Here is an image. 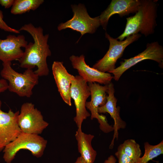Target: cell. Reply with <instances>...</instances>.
Here are the masks:
<instances>
[{
    "label": "cell",
    "instance_id": "cell-26",
    "mask_svg": "<svg viewBox=\"0 0 163 163\" xmlns=\"http://www.w3.org/2000/svg\"><path fill=\"white\" fill-rule=\"evenodd\" d=\"M74 163H86L82 159V158L80 156L78 157Z\"/></svg>",
    "mask_w": 163,
    "mask_h": 163
},
{
    "label": "cell",
    "instance_id": "cell-24",
    "mask_svg": "<svg viewBox=\"0 0 163 163\" xmlns=\"http://www.w3.org/2000/svg\"><path fill=\"white\" fill-rule=\"evenodd\" d=\"M8 84L7 81L3 78L0 79V94L8 89Z\"/></svg>",
    "mask_w": 163,
    "mask_h": 163
},
{
    "label": "cell",
    "instance_id": "cell-19",
    "mask_svg": "<svg viewBox=\"0 0 163 163\" xmlns=\"http://www.w3.org/2000/svg\"><path fill=\"white\" fill-rule=\"evenodd\" d=\"M145 152L143 155L140 157L136 163H148L153 158L163 153V141L155 145L144 143Z\"/></svg>",
    "mask_w": 163,
    "mask_h": 163
},
{
    "label": "cell",
    "instance_id": "cell-21",
    "mask_svg": "<svg viewBox=\"0 0 163 163\" xmlns=\"http://www.w3.org/2000/svg\"><path fill=\"white\" fill-rule=\"evenodd\" d=\"M115 155L118 159V163H136L118 147Z\"/></svg>",
    "mask_w": 163,
    "mask_h": 163
},
{
    "label": "cell",
    "instance_id": "cell-25",
    "mask_svg": "<svg viewBox=\"0 0 163 163\" xmlns=\"http://www.w3.org/2000/svg\"><path fill=\"white\" fill-rule=\"evenodd\" d=\"M116 161L115 157L113 155H111L105 160L103 163H116Z\"/></svg>",
    "mask_w": 163,
    "mask_h": 163
},
{
    "label": "cell",
    "instance_id": "cell-12",
    "mask_svg": "<svg viewBox=\"0 0 163 163\" xmlns=\"http://www.w3.org/2000/svg\"><path fill=\"white\" fill-rule=\"evenodd\" d=\"M73 68L76 69L80 76L87 83L97 82L108 85L111 82L113 77L110 73L100 71L87 65L85 61V56L72 55L69 57Z\"/></svg>",
    "mask_w": 163,
    "mask_h": 163
},
{
    "label": "cell",
    "instance_id": "cell-22",
    "mask_svg": "<svg viewBox=\"0 0 163 163\" xmlns=\"http://www.w3.org/2000/svg\"><path fill=\"white\" fill-rule=\"evenodd\" d=\"M2 11L0 10V29L5 31L16 34H19L20 31L9 26L3 20Z\"/></svg>",
    "mask_w": 163,
    "mask_h": 163
},
{
    "label": "cell",
    "instance_id": "cell-3",
    "mask_svg": "<svg viewBox=\"0 0 163 163\" xmlns=\"http://www.w3.org/2000/svg\"><path fill=\"white\" fill-rule=\"evenodd\" d=\"M2 65L0 74L8 82V89L20 97H30L38 83L39 76L32 69H27L23 73L17 72L12 67L11 62H3Z\"/></svg>",
    "mask_w": 163,
    "mask_h": 163
},
{
    "label": "cell",
    "instance_id": "cell-2",
    "mask_svg": "<svg viewBox=\"0 0 163 163\" xmlns=\"http://www.w3.org/2000/svg\"><path fill=\"white\" fill-rule=\"evenodd\" d=\"M158 7L157 0H140L137 11L134 16L126 18L124 30L117 39L123 41L125 38L139 32L145 37L153 34L157 25Z\"/></svg>",
    "mask_w": 163,
    "mask_h": 163
},
{
    "label": "cell",
    "instance_id": "cell-1",
    "mask_svg": "<svg viewBox=\"0 0 163 163\" xmlns=\"http://www.w3.org/2000/svg\"><path fill=\"white\" fill-rule=\"evenodd\" d=\"M19 30L28 33L34 41L28 43L22 56L18 60L20 66L26 69L37 66V69L34 72L39 77L47 75L49 70L46 60L51 55L48 43L49 34L44 35L42 27H35L31 23L24 25Z\"/></svg>",
    "mask_w": 163,
    "mask_h": 163
},
{
    "label": "cell",
    "instance_id": "cell-6",
    "mask_svg": "<svg viewBox=\"0 0 163 163\" xmlns=\"http://www.w3.org/2000/svg\"><path fill=\"white\" fill-rule=\"evenodd\" d=\"M105 36L110 43L109 50L104 56L92 67L103 72H109L115 69L117 59L122 55L126 47L137 40L141 35L139 34L132 35L127 37L125 40L121 41L113 38L107 32L105 33Z\"/></svg>",
    "mask_w": 163,
    "mask_h": 163
},
{
    "label": "cell",
    "instance_id": "cell-9",
    "mask_svg": "<svg viewBox=\"0 0 163 163\" xmlns=\"http://www.w3.org/2000/svg\"><path fill=\"white\" fill-rule=\"evenodd\" d=\"M145 59H151L161 65L163 60V48L157 42L148 43L146 48L143 51L134 57L124 59L120 65L110 71L112 73L114 78L118 81L122 74L126 70L139 62Z\"/></svg>",
    "mask_w": 163,
    "mask_h": 163
},
{
    "label": "cell",
    "instance_id": "cell-20",
    "mask_svg": "<svg viewBox=\"0 0 163 163\" xmlns=\"http://www.w3.org/2000/svg\"><path fill=\"white\" fill-rule=\"evenodd\" d=\"M118 147L136 163L142 154L140 145L134 139L126 140Z\"/></svg>",
    "mask_w": 163,
    "mask_h": 163
},
{
    "label": "cell",
    "instance_id": "cell-5",
    "mask_svg": "<svg viewBox=\"0 0 163 163\" xmlns=\"http://www.w3.org/2000/svg\"><path fill=\"white\" fill-rule=\"evenodd\" d=\"M71 7L73 13L72 18L65 23L59 24L57 26L58 30L71 29L80 33V38L85 34L94 33L101 25L99 16L91 17L82 4L72 5Z\"/></svg>",
    "mask_w": 163,
    "mask_h": 163
},
{
    "label": "cell",
    "instance_id": "cell-17",
    "mask_svg": "<svg viewBox=\"0 0 163 163\" xmlns=\"http://www.w3.org/2000/svg\"><path fill=\"white\" fill-rule=\"evenodd\" d=\"M75 136L80 156L86 163H93L97 154L91 145V142L94 136L82 132V128H78Z\"/></svg>",
    "mask_w": 163,
    "mask_h": 163
},
{
    "label": "cell",
    "instance_id": "cell-15",
    "mask_svg": "<svg viewBox=\"0 0 163 163\" xmlns=\"http://www.w3.org/2000/svg\"><path fill=\"white\" fill-rule=\"evenodd\" d=\"M107 93L108 95L107 96L106 102L104 105L99 107L98 110L99 113H108L113 120L114 124L113 128L114 133L109 146L110 148L111 149L113 147L115 139H118V130L120 129L125 128L126 123L120 117V108L119 107H116L117 99L114 95V85L111 82L108 85Z\"/></svg>",
    "mask_w": 163,
    "mask_h": 163
},
{
    "label": "cell",
    "instance_id": "cell-11",
    "mask_svg": "<svg viewBox=\"0 0 163 163\" xmlns=\"http://www.w3.org/2000/svg\"><path fill=\"white\" fill-rule=\"evenodd\" d=\"M88 85L91 93V100L86 102V108L91 112V119H97L100 124V127H104L108 123L106 117L100 114L98 109L99 107L104 105L106 102V93L108 89V85L102 86L94 82L89 83Z\"/></svg>",
    "mask_w": 163,
    "mask_h": 163
},
{
    "label": "cell",
    "instance_id": "cell-10",
    "mask_svg": "<svg viewBox=\"0 0 163 163\" xmlns=\"http://www.w3.org/2000/svg\"><path fill=\"white\" fill-rule=\"evenodd\" d=\"M2 104L0 100V152L21 132L18 123L20 111L14 112L10 109L7 112H4Z\"/></svg>",
    "mask_w": 163,
    "mask_h": 163
},
{
    "label": "cell",
    "instance_id": "cell-14",
    "mask_svg": "<svg viewBox=\"0 0 163 163\" xmlns=\"http://www.w3.org/2000/svg\"><path fill=\"white\" fill-rule=\"evenodd\" d=\"M140 0H112L107 8L99 16L101 25L106 30L108 21L113 15L121 17L137 12Z\"/></svg>",
    "mask_w": 163,
    "mask_h": 163
},
{
    "label": "cell",
    "instance_id": "cell-18",
    "mask_svg": "<svg viewBox=\"0 0 163 163\" xmlns=\"http://www.w3.org/2000/svg\"><path fill=\"white\" fill-rule=\"evenodd\" d=\"M43 0H14L11 12L14 15L20 14L34 11L42 4Z\"/></svg>",
    "mask_w": 163,
    "mask_h": 163
},
{
    "label": "cell",
    "instance_id": "cell-23",
    "mask_svg": "<svg viewBox=\"0 0 163 163\" xmlns=\"http://www.w3.org/2000/svg\"><path fill=\"white\" fill-rule=\"evenodd\" d=\"M14 0H0V5L5 9L11 7Z\"/></svg>",
    "mask_w": 163,
    "mask_h": 163
},
{
    "label": "cell",
    "instance_id": "cell-16",
    "mask_svg": "<svg viewBox=\"0 0 163 163\" xmlns=\"http://www.w3.org/2000/svg\"><path fill=\"white\" fill-rule=\"evenodd\" d=\"M53 74L58 91L63 101L68 105H72L70 88L72 80L74 77L69 73L62 62L54 61L52 65Z\"/></svg>",
    "mask_w": 163,
    "mask_h": 163
},
{
    "label": "cell",
    "instance_id": "cell-7",
    "mask_svg": "<svg viewBox=\"0 0 163 163\" xmlns=\"http://www.w3.org/2000/svg\"><path fill=\"white\" fill-rule=\"evenodd\" d=\"M18 123L22 133L38 135L49 125L41 112L30 102H26L21 105Z\"/></svg>",
    "mask_w": 163,
    "mask_h": 163
},
{
    "label": "cell",
    "instance_id": "cell-8",
    "mask_svg": "<svg viewBox=\"0 0 163 163\" xmlns=\"http://www.w3.org/2000/svg\"><path fill=\"white\" fill-rule=\"evenodd\" d=\"M70 94L76 108L74 120L78 128H82L83 121L91 116L86 107L87 100L91 95L87 82L79 75L74 76L71 82Z\"/></svg>",
    "mask_w": 163,
    "mask_h": 163
},
{
    "label": "cell",
    "instance_id": "cell-13",
    "mask_svg": "<svg viewBox=\"0 0 163 163\" xmlns=\"http://www.w3.org/2000/svg\"><path fill=\"white\" fill-rule=\"evenodd\" d=\"M27 44L23 35L10 34L5 39H0V60L3 62L18 60L24 52L21 48H25Z\"/></svg>",
    "mask_w": 163,
    "mask_h": 163
},
{
    "label": "cell",
    "instance_id": "cell-4",
    "mask_svg": "<svg viewBox=\"0 0 163 163\" xmlns=\"http://www.w3.org/2000/svg\"><path fill=\"white\" fill-rule=\"evenodd\" d=\"M47 143V140L39 135L21 132L5 147L3 150V158L6 163H11L21 149L28 150L34 156L40 157L43 154Z\"/></svg>",
    "mask_w": 163,
    "mask_h": 163
}]
</instances>
